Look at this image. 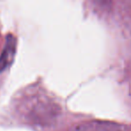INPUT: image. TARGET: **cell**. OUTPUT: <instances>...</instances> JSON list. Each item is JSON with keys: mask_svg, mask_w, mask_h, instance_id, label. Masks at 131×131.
Here are the masks:
<instances>
[{"mask_svg": "<svg viewBox=\"0 0 131 131\" xmlns=\"http://www.w3.org/2000/svg\"><path fill=\"white\" fill-rule=\"evenodd\" d=\"M16 47V40L12 35H9L6 39V42L2 53L0 55V72H3L12 64L14 60Z\"/></svg>", "mask_w": 131, "mask_h": 131, "instance_id": "1", "label": "cell"}]
</instances>
